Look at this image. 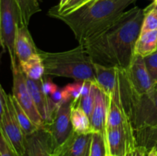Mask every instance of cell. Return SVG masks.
I'll return each instance as SVG.
<instances>
[{"instance_id":"6da1fadb","label":"cell","mask_w":157,"mask_h":156,"mask_svg":"<svg viewBox=\"0 0 157 156\" xmlns=\"http://www.w3.org/2000/svg\"><path fill=\"white\" fill-rule=\"evenodd\" d=\"M144 9L135 6L114 22L83 43L94 63L127 70L135 56V45L141 32Z\"/></svg>"},{"instance_id":"7a4b0ae2","label":"cell","mask_w":157,"mask_h":156,"mask_svg":"<svg viewBox=\"0 0 157 156\" xmlns=\"http://www.w3.org/2000/svg\"><path fill=\"white\" fill-rule=\"evenodd\" d=\"M137 0H94L67 15L58 13L53 7L48 15L65 23L79 44L113 24L125 9Z\"/></svg>"},{"instance_id":"3957f363","label":"cell","mask_w":157,"mask_h":156,"mask_svg":"<svg viewBox=\"0 0 157 156\" xmlns=\"http://www.w3.org/2000/svg\"><path fill=\"white\" fill-rule=\"evenodd\" d=\"M46 76L72 78L76 81H91L97 85L93 61L83 44L62 52L38 50Z\"/></svg>"},{"instance_id":"277c9868","label":"cell","mask_w":157,"mask_h":156,"mask_svg":"<svg viewBox=\"0 0 157 156\" xmlns=\"http://www.w3.org/2000/svg\"><path fill=\"white\" fill-rule=\"evenodd\" d=\"M118 87L121 104L133 128L152 126L157 124V84L148 93L136 95L127 87L119 69Z\"/></svg>"},{"instance_id":"5b68a950","label":"cell","mask_w":157,"mask_h":156,"mask_svg":"<svg viewBox=\"0 0 157 156\" xmlns=\"http://www.w3.org/2000/svg\"><path fill=\"white\" fill-rule=\"evenodd\" d=\"M21 23V11L15 0H0V42L3 51L9 54L12 69L18 64L15 44Z\"/></svg>"},{"instance_id":"8992f818","label":"cell","mask_w":157,"mask_h":156,"mask_svg":"<svg viewBox=\"0 0 157 156\" xmlns=\"http://www.w3.org/2000/svg\"><path fill=\"white\" fill-rule=\"evenodd\" d=\"M0 132L19 156L25 152V137L15 116L11 95L0 87Z\"/></svg>"},{"instance_id":"52a82bcc","label":"cell","mask_w":157,"mask_h":156,"mask_svg":"<svg viewBox=\"0 0 157 156\" xmlns=\"http://www.w3.org/2000/svg\"><path fill=\"white\" fill-rule=\"evenodd\" d=\"M71 102L67 101L58 106L51 120L43 126L50 134L54 150L62 145L74 132L71 120Z\"/></svg>"},{"instance_id":"ba28073f","label":"cell","mask_w":157,"mask_h":156,"mask_svg":"<svg viewBox=\"0 0 157 156\" xmlns=\"http://www.w3.org/2000/svg\"><path fill=\"white\" fill-rule=\"evenodd\" d=\"M121 75L129 90L136 95L145 94L153 87L144 58L140 55L135 54L129 68L127 70H121Z\"/></svg>"},{"instance_id":"9c48e42d","label":"cell","mask_w":157,"mask_h":156,"mask_svg":"<svg viewBox=\"0 0 157 156\" xmlns=\"http://www.w3.org/2000/svg\"><path fill=\"white\" fill-rule=\"evenodd\" d=\"M12 96L18 102L20 106L28 114L31 120L38 127L42 128L44 125V120L40 116L38 110L35 105L32 96L28 89L25 75L20 68L19 64L18 66L12 69Z\"/></svg>"},{"instance_id":"30bf717a","label":"cell","mask_w":157,"mask_h":156,"mask_svg":"<svg viewBox=\"0 0 157 156\" xmlns=\"http://www.w3.org/2000/svg\"><path fill=\"white\" fill-rule=\"evenodd\" d=\"M107 151L112 156H124L136 145L134 128L131 123L113 128H106Z\"/></svg>"},{"instance_id":"8fae6325","label":"cell","mask_w":157,"mask_h":156,"mask_svg":"<svg viewBox=\"0 0 157 156\" xmlns=\"http://www.w3.org/2000/svg\"><path fill=\"white\" fill-rule=\"evenodd\" d=\"M92 132L79 134L74 132L71 136L55 148L52 156H90Z\"/></svg>"},{"instance_id":"7c38bea8","label":"cell","mask_w":157,"mask_h":156,"mask_svg":"<svg viewBox=\"0 0 157 156\" xmlns=\"http://www.w3.org/2000/svg\"><path fill=\"white\" fill-rule=\"evenodd\" d=\"M54 148L48 132L42 128L25 137V152L23 156H52Z\"/></svg>"},{"instance_id":"4fadbf2b","label":"cell","mask_w":157,"mask_h":156,"mask_svg":"<svg viewBox=\"0 0 157 156\" xmlns=\"http://www.w3.org/2000/svg\"><path fill=\"white\" fill-rule=\"evenodd\" d=\"M15 50L19 64L28 61L32 56L38 54V48L35 46L32 35L28 29V26L21 23L17 30Z\"/></svg>"},{"instance_id":"5bb4252c","label":"cell","mask_w":157,"mask_h":156,"mask_svg":"<svg viewBox=\"0 0 157 156\" xmlns=\"http://www.w3.org/2000/svg\"><path fill=\"white\" fill-rule=\"evenodd\" d=\"M107 107H108L107 96L97 86L94 106L90 116L92 132H105L106 127H107Z\"/></svg>"},{"instance_id":"9a60e30c","label":"cell","mask_w":157,"mask_h":156,"mask_svg":"<svg viewBox=\"0 0 157 156\" xmlns=\"http://www.w3.org/2000/svg\"><path fill=\"white\" fill-rule=\"evenodd\" d=\"M93 64L96 75L97 86L107 96H110L116 88L119 69L114 67H106L94 62Z\"/></svg>"},{"instance_id":"2e32d148","label":"cell","mask_w":157,"mask_h":156,"mask_svg":"<svg viewBox=\"0 0 157 156\" xmlns=\"http://www.w3.org/2000/svg\"><path fill=\"white\" fill-rule=\"evenodd\" d=\"M25 75V74H24ZM26 84L29 90L32 99H33L35 105L44 120V124L48 123L51 119V113L49 109V100L48 97L45 95L41 88V80L36 81L25 76Z\"/></svg>"},{"instance_id":"e0dca14e","label":"cell","mask_w":157,"mask_h":156,"mask_svg":"<svg viewBox=\"0 0 157 156\" xmlns=\"http://www.w3.org/2000/svg\"><path fill=\"white\" fill-rule=\"evenodd\" d=\"M71 120L74 132L79 134L92 132L90 119L85 112L80 107L79 103L73 104L71 102Z\"/></svg>"},{"instance_id":"ac0fdd59","label":"cell","mask_w":157,"mask_h":156,"mask_svg":"<svg viewBox=\"0 0 157 156\" xmlns=\"http://www.w3.org/2000/svg\"><path fill=\"white\" fill-rule=\"evenodd\" d=\"M157 50V31L140 33L135 45V54L145 58Z\"/></svg>"},{"instance_id":"d6986e66","label":"cell","mask_w":157,"mask_h":156,"mask_svg":"<svg viewBox=\"0 0 157 156\" xmlns=\"http://www.w3.org/2000/svg\"><path fill=\"white\" fill-rule=\"evenodd\" d=\"M136 146L144 147L147 151L152 148L157 150V124L134 129Z\"/></svg>"},{"instance_id":"ffe728a7","label":"cell","mask_w":157,"mask_h":156,"mask_svg":"<svg viewBox=\"0 0 157 156\" xmlns=\"http://www.w3.org/2000/svg\"><path fill=\"white\" fill-rule=\"evenodd\" d=\"M19 64V63H18ZM25 76L33 80L39 81L44 76V66L40 55L35 54L28 61L19 64Z\"/></svg>"},{"instance_id":"44dd1931","label":"cell","mask_w":157,"mask_h":156,"mask_svg":"<svg viewBox=\"0 0 157 156\" xmlns=\"http://www.w3.org/2000/svg\"><path fill=\"white\" fill-rule=\"evenodd\" d=\"M11 98H12V102L13 104L15 116H16L17 120H18L24 134L25 136H29V135L32 134L35 131H37L39 128L31 120L27 113L20 106L18 102L15 100L12 95H11Z\"/></svg>"},{"instance_id":"7402d4cb","label":"cell","mask_w":157,"mask_h":156,"mask_svg":"<svg viewBox=\"0 0 157 156\" xmlns=\"http://www.w3.org/2000/svg\"><path fill=\"white\" fill-rule=\"evenodd\" d=\"M21 11V23L29 25L31 18L41 11L38 0H15Z\"/></svg>"},{"instance_id":"603a6c76","label":"cell","mask_w":157,"mask_h":156,"mask_svg":"<svg viewBox=\"0 0 157 156\" xmlns=\"http://www.w3.org/2000/svg\"><path fill=\"white\" fill-rule=\"evenodd\" d=\"M108 153L105 132H93L90 156H106Z\"/></svg>"},{"instance_id":"cb8c5ba5","label":"cell","mask_w":157,"mask_h":156,"mask_svg":"<svg viewBox=\"0 0 157 156\" xmlns=\"http://www.w3.org/2000/svg\"><path fill=\"white\" fill-rule=\"evenodd\" d=\"M144 18L140 33L157 31V9L151 4L144 9Z\"/></svg>"},{"instance_id":"d4e9b609","label":"cell","mask_w":157,"mask_h":156,"mask_svg":"<svg viewBox=\"0 0 157 156\" xmlns=\"http://www.w3.org/2000/svg\"><path fill=\"white\" fill-rule=\"evenodd\" d=\"M96 90H97V85L94 84L92 87L91 90H90V93L85 96H81V99H80V107L84 110L86 113V114L89 116L90 119L91 116L92 112H93L94 106L95 102V96H96Z\"/></svg>"},{"instance_id":"484cf974","label":"cell","mask_w":157,"mask_h":156,"mask_svg":"<svg viewBox=\"0 0 157 156\" xmlns=\"http://www.w3.org/2000/svg\"><path fill=\"white\" fill-rule=\"evenodd\" d=\"M144 61L153 85L157 84V50L149 56L145 57Z\"/></svg>"},{"instance_id":"4316f807","label":"cell","mask_w":157,"mask_h":156,"mask_svg":"<svg viewBox=\"0 0 157 156\" xmlns=\"http://www.w3.org/2000/svg\"><path fill=\"white\" fill-rule=\"evenodd\" d=\"M0 156H19L2 132H0Z\"/></svg>"},{"instance_id":"83f0119b","label":"cell","mask_w":157,"mask_h":156,"mask_svg":"<svg viewBox=\"0 0 157 156\" xmlns=\"http://www.w3.org/2000/svg\"><path fill=\"white\" fill-rule=\"evenodd\" d=\"M84 1V0H68L67 2L61 9H58L56 6H54L53 8L58 13L61 14V15H67V14L76 10L78 7H80V6L82 4Z\"/></svg>"},{"instance_id":"f1b7e54d","label":"cell","mask_w":157,"mask_h":156,"mask_svg":"<svg viewBox=\"0 0 157 156\" xmlns=\"http://www.w3.org/2000/svg\"><path fill=\"white\" fill-rule=\"evenodd\" d=\"M41 88L43 91L45 93L46 96L48 97L51 95L53 94L55 91L58 89V86L52 80L51 78L47 77L46 75H44V77L41 80Z\"/></svg>"},{"instance_id":"f546056e","label":"cell","mask_w":157,"mask_h":156,"mask_svg":"<svg viewBox=\"0 0 157 156\" xmlns=\"http://www.w3.org/2000/svg\"><path fill=\"white\" fill-rule=\"evenodd\" d=\"M147 152L145 148L141 146H136L132 151H130L129 156H147Z\"/></svg>"},{"instance_id":"4dcf8cb0","label":"cell","mask_w":157,"mask_h":156,"mask_svg":"<svg viewBox=\"0 0 157 156\" xmlns=\"http://www.w3.org/2000/svg\"><path fill=\"white\" fill-rule=\"evenodd\" d=\"M147 156H157V150L156 148H152L148 151Z\"/></svg>"},{"instance_id":"1f68e13d","label":"cell","mask_w":157,"mask_h":156,"mask_svg":"<svg viewBox=\"0 0 157 156\" xmlns=\"http://www.w3.org/2000/svg\"><path fill=\"white\" fill-rule=\"evenodd\" d=\"M67 1H68V0H60L59 3H58V5H57L56 6L58 7V9H61L62 6H64V5L67 2Z\"/></svg>"},{"instance_id":"d6a6232c","label":"cell","mask_w":157,"mask_h":156,"mask_svg":"<svg viewBox=\"0 0 157 156\" xmlns=\"http://www.w3.org/2000/svg\"><path fill=\"white\" fill-rule=\"evenodd\" d=\"M92 1H94V0H84V1L83 2L82 4H81V6H80V7H81V6H84V5L87 4V3L90 2H92ZM80 7H78V8H80ZM73 12H74V11H73Z\"/></svg>"},{"instance_id":"836d02e7","label":"cell","mask_w":157,"mask_h":156,"mask_svg":"<svg viewBox=\"0 0 157 156\" xmlns=\"http://www.w3.org/2000/svg\"><path fill=\"white\" fill-rule=\"evenodd\" d=\"M152 4H153V6H157V0H154V1H153V2L152 3Z\"/></svg>"},{"instance_id":"e575fe53","label":"cell","mask_w":157,"mask_h":156,"mask_svg":"<svg viewBox=\"0 0 157 156\" xmlns=\"http://www.w3.org/2000/svg\"><path fill=\"white\" fill-rule=\"evenodd\" d=\"M131 151H132V150H131ZM129 154H130V151H129V152H127V154H126L124 156H129Z\"/></svg>"},{"instance_id":"d590c367","label":"cell","mask_w":157,"mask_h":156,"mask_svg":"<svg viewBox=\"0 0 157 156\" xmlns=\"http://www.w3.org/2000/svg\"><path fill=\"white\" fill-rule=\"evenodd\" d=\"M106 156H112V155L110 154H109V153H107V154Z\"/></svg>"},{"instance_id":"8d00e7d4","label":"cell","mask_w":157,"mask_h":156,"mask_svg":"<svg viewBox=\"0 0 157 156\" xmlns=\"http://www.w3.org/2000/svg\"><path fill=\"white\" fill-rule=\"evenodd\" d=\"M151 5H152V6H154V7H156V9H157V6H153V4H152V3H151Z\"/></svg>"}]
</instances>
